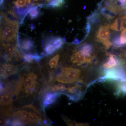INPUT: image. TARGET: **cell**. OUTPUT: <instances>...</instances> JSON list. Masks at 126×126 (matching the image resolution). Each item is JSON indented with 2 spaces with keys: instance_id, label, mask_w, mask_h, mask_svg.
Wrapping results in <instances>:
<instances>
[{
  "instance_id": "16",
  "label": "cell",
  "mask_w": 126,
  "mask_h": 126,
  "mask_svg": "<svg viewBox=\"0 0 126 126\" xmlns=\"http://www.w3.org/2000/svg\"><path fill=\"white\" fill-rule=\"evenodd\" d=\"M118 93L126 95V81H119L117 87Z\"/></svg>"
},
{
  "instance_id": "13",
  "label": "cell",
  "mask_w": 126,
  "mask_h": 126,
  "mask_svg": "<svg viewBox=\"0 0 126 126\" xmlns=\"http://www.w3.org/2000/svg\"><path fill=\"white\" fill-rule=\"evenodd\" d=\"M57 51L53 44L52 43V38L50 37L47 39L46 41L45 45L44 47V56H47Z\"/></svg>"
},
{
  "instance_id": "7",
  "label": "cell",
  "mask_w": 126,
  "mask_h": 126,
  "mask_svg": "<svg viewBox=\"0 0 126 126\" xmlns=\"http://www.w3.org/2000/svg\"><path fill=\"white\" fill-rule=\"evenodd\" d=\"M69 59L72 64L77 65L87 64L93 61V60L84 56L77 47L72 52Z\"/></svg>"
},
{
  "instance_id": "8",
  "label": "cell",
  "mask_w": 126,
  "mask_h": 126,
  "mask_svg": "<svg viewBox=\"0 0 126 126\" xmlns=\"http://www.w3.org/2000/svg\"><path fill=\"white\" fill-rule=\"evenodd\" d=\"M66 90L63 94H65L71 100L76 101L80 99L83 94L81 85L79 84L67 86Z\"/></svg>"
},
{
  "instance_id": "11",
  "label": "cell",
  "mask_w": 126,
  "mask_h": 126,
  "mask_svg": "<svg viewBox=\"0 0 126 126\" xmlns=\"http://www.w3.org/2000/svg\"><path fill=\"white\" fill-rule=\"evenodd\" d=\"M84 55L88 58L93 60L94 59V56L93 55L94 48L93 46L90 44H84L77 47Z\"/></svg>"
},
{
  "instance_id": "19",
  "label": "cell",
  "mask_w": 126,
  "mask_h": 126,
  "mask_svg": "<svg viewBox=\"0 0 126 126\" xmlns=\"http://www.w3.org/2000/svg\"><path fill=\"white\" fill-rule=\"evenodd\" d=\"M125 56L126 57V53H125Z\"/></svg>"
},
{
  "instance_id": "12",
  "label": "cell",
  "mask_w": 126,
  "mask_h": 126,
  "mask_svg": "<svg viewBox=\"0 0 126 126\" xmlns=\"http://www.w3.org/2000/svg\"><path fill=\"white\" fill-rule=\"evenodd\" d=\"M124 63L123 62L118 59L114 55H110L108 61L104 64L103 67L107 70L115 68L118 65H123Z\"/></svg>"
},
{
  "instance_id": "1",
  "label": "cell",
  "mask_w": 126,
  "mask_h": 126,
  "mask_svg": "<svg viewBox=\"0 0 126 126\" xmlns=\"http://www.w3.org/2000/svg\"><path fill=\"white\" fill-rule=\"evenodd\" d=\"M36 66L25 65L20 70L19 79L14 84L17 99L24 100L32 97L42 86L43 74Z\"/></svg>"
},
{
  "instance_id": "4",
  "label": "cell",
  "mask_w": 126,
  "mask_h": 126,
  "mask_svg": "<svg viewBox=\"0 0 126 126\" xmlns=\"http://www.w3.org/2000/svg\"><path fill=\"white\" fill-rule=\"evenodd\" d=\"M63 55L61 51H59L46 56L40 61L39 64L41 70L46 72H55L61 64L63 60Z\"/></svg>"
},
{
  "instance_id": "5",
  "label": "cell",
  "mask_w": 126,
  "mask_h": 126,
  "mask_svg": "<svg viewBox=\"0 0 126 126\" xmlns=\"http://www.w3.org/2000/svg\"><path fill=\"white\" fill-rule=\"evenodd\" d=\"M108 80L126 81V70L123 67L107 69L104 75L100 78L99 81Z\"/></svg>"
},
{
  "instance_id": "18",
  "label": "cell",
  "mask_w": 126,
  "mask_h": 126,
  "mask_svg": "<svg viewBox=\"0 0 126 126\" xmlns=\"http://www.w3.org/2000/svg\"><path fill=\"white\" fill-rule=\"evenodd\" d=\"M119 36L120 47L126 45V28L122 30Z\"/></svg>"
},
{
  "instance_id": "9",
  "label": "cell",
  "mask_w": 126,
  "mask_h": 126,
  "mask_svg": "<svg viewBox=\"0 0 126 126\" xmlns=\"http://www.w3.org/2000/svg\"><path fill=\"white\" fill-rule=\"evenodd\" d=\"M18 70V66L9 63L2 64L0 67L1 78L4 79L9 76L15 74Z\"/></svg>"
},
{
  "instance_id": "10",
  "label": "cell",
  "mask_w": 126,
  "mask_h": 126,
  "mask_svg": "<svg viewBox=\"0 0 126 126\" xmlns=\"http://www.w3.org/2000/svg\"><path fill=\"white\" fill-rule=\"evenodd\" d=\"M44 97L43 109L44 110L50 105L54 103L61 94L60 93L46 92Z\"/></svg>"
},
{
  "instance_id": "6",
  "label": "cell",
  "mask_w": 126,
  "mask_h": 126,
  "mask_svg": "<svg viewBox=\"0 0 126 126\" xmlns=\"http://www.w3.org/2000/svg\"><path fill=\"white\" fill-rule=\"evenodd\" d=\"M109 26H102L98 30L96 34V38L98 41L102 43L108 49L112 45L110 40V31Z\"/></svg>"
},
{
  "instance_id": "2",
  "label": "cell",
  "mask_w": 126,
  "mask_h": 126,
  "mask_svg": "<svg viewBox=\"0 0 126 126\" xmlns=\"http://www.w3.org/2000/svg\"><path fill=\"white\" fill-rule=\"evenodd\" d=\"M1 43H16L18 34L19 23L9 18L1 12L0 15Z\"/></svg>"
},
{
  "instance_id": "17",
  "label": "cell",
  "mask_w": 126,
  "mask_h": 126,
  "mask_svg": "<svg viewBox=\"0 0 126 126\" xmlns=\"http://www.w3.org/2000/svg\"><path fill=\"white\" fill-rule=\"evenodd\" d=\"M30 18L32 19H35L37 18L39 15L40 12L38 6H34L30 9L28 12Z\"/></svg>"
},
{
  "instance_id": "14",
  "label": "cell",
  "mask_w": 126,
  "mask_h": 126,
  "mask_svg": "<svg viewBox=\"0 0 126 126\" xmlns=\"http://www.w3.org/2000/svg\"><path fill=\"white\" fill-rule=\"evenodd\" d=\"M19 44L21 49L25 52H29L32 49L34 46V43L32 40L28 38L21 40Z\"/></svg>"
},
{
  "instance_id": "3",
  "label": "cell",
  "mask_w": 126,
  "mask_h": 126,
  "mask_svg": "<svg viewBox=\"0 0 126 126\" xmlns=\"http://www.w3.org/2000/svg\"><path fill=\"white\" fill-rule=\"evenodd\" d=\"M82 74V70L77 68L62 67L58 72L55 71L53 81L60 84L74 83L80 81Z\"/></svg>"
},
{
  "instance_id": "15",
  "label": "cell",
  "mask_w": 126,
  "mask_h": 126,
  "mask_svg": "<svg viewBox=\"0 0 126 126\" xmlns=\"http://www.w3.org/2000/svg\"><path fill=\"white\" fill-rule=\"evenodd\" d=\"M53 44L56 50H59L63 45V40L60 37H51Z\"/></svg>"
}]
</instances>
